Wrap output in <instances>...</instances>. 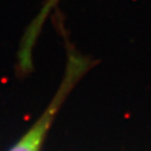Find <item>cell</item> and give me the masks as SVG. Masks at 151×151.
I'll return each mask as SVG.
<instances>
[{"label":"cell","mask_w":151,"mask_h":151,"mask_svg":"<svg viewBox=\"0 0 151 151\" xmlns=\"http://www.w3.org/2000/svg\"><path fill=\"white\" fill-rule=\"evenodd\" d=\"M63 84L62 89L57 94L56 99L52 102L50 106L45 110L43 116L9 151H40L43 139L50 128V123L54 120L55 113L57 112V109L59 108V105L63 100V96L68 91L69 84H70L69 77L66 78V81Z\"/></svg>","instance_id":"1"}]
</instances>
